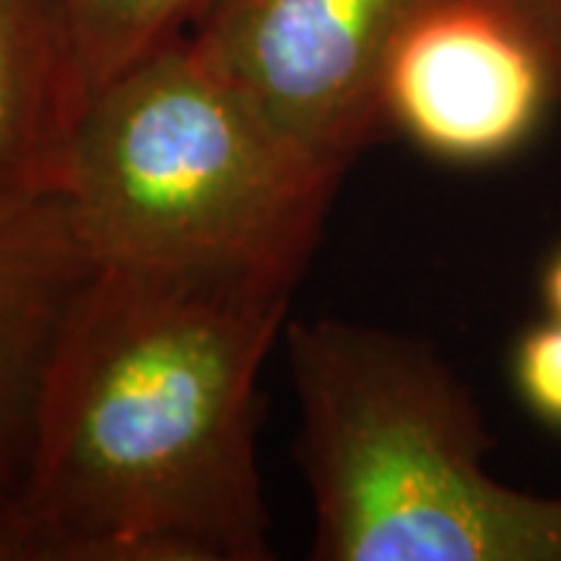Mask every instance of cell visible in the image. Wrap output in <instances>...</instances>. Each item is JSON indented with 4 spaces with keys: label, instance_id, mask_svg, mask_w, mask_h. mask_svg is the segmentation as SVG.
Returning a JSON list of instances; mask_svg holds the SVG:
<instances>
[{
    "label": "cell",
    "instance_id": "obj_1",
    "mask_svg": "<svg viewBox=\"0 0 561 561\" xmlns=\"http://www.w3.org/2000/svg\"><path fill=\"white\" fill-rule=\"evenodd\" d=\"M297 280L98 265L44 375L20 490L38 559H272L256 387Z\"/></svg>",
    "mask_w": 561,
    "mask_h": 561
},
{
    "label": "cell",
    "instance_id": "obj_2",
    "mask_svg": "<svg viewBox=\"0 0 561 561\" xmlns=\"http://www.w3.org/2000/svg\"><path fill=\"white\" fill-rule=\"evenodd\" d=\"M319 561H561V496L502 483L459 375L343 319L287 324Z\"/></svg>",
    "mask_w": 561,
    "mask_h": 561
},
{
    "label": "cell",
    "instance_id": "obj_3",
    "mask_svg": "<svg viewBox=\"0 0 561 561\" xmlns=\"http://www.w3.org/2000/svg\"><path fill=\"white\" fill-rule=\"evenodd\" d=\"M337 184L179 35L91 94L66 201L98 265L302 278Z\"/></svg>",
    "mask_w": 561,
    "mask_h": 561
},
{
    "label": "cell",
    "instance_id": "obj_4",
    "mask_svg": "<svg viewBox=\"0 0 561 561\" xmlns=\"http://www.w3.org/2000/svg\"><path fill=\"white\" fill-rule=\"evenodd\" d=\"M427 0H209L191 44L275 135L341 181L383 119L402 28Z\"/></svg>",
    "mask_w": 561,
    "mask_h": 561
},
{
    "label": "cell",
    "instance_id": "obj_5",
    "mask_svg": "<svg viewBox=\"0 0 561 561\" xmlns=\"http://www.w3.org/2000/svg\"><path fill=\"white\" fill-rule=\"evenodd\" d=\"M549 101L546 62L505 0H427L383 81V119L446 162L518 150Z\"/></svg>",
    "mask_w": 561,
    "mask_h": 561
},
{
    "label": "cell",
    "instance_id": "obj_6",
    "mask_svg": "<svg viewBox=\"0 0 561 561\" xmlns=\"http://www.w3.org/2000/svg\"><path fill=\"white\" fill-rule=\"evenodd\" d=\"M94 272L62 194L0 201V490L16 502L44 375Z\"/></svg>",
    "mask_w": 561,
    "mask_h": 561
},
{
    "label": "cell",
    "instance_id": "obj_7",
    "mask_svg": "<svg viewBox=\"0 0 561 561\" xmlns=\"http://www.w3.org/2000/svg\"><path fill=\"white\" fill-rule=\"evenodd\" d=\"M88 103L62 0H0V201L66 197Z\"/></svg>",
    "mask_w": 561,
    "mask_h": 561
},
{
    "label": "cell",
    "instance_id": "obj_8",
    "mask_svg": "<svg viewBox=\"0 0 561 561\" xmlns=\"http://www.w3.org/2000/svg\"><path fill=\"white\" fill-rule=\"evenodd\" d=\"M209 0H62L91 94L181 35Z\"/></svg>",
    "mask_w": 561,
    "mask_h": 561
},
{
    "label": "cell",
    "instance_id": "obj_9",
    "mask_svg": "<svg viewBox=\"0 0 561 561\" xmlns=\"http://www.w3.org/2000/svg\"><path fill=\"white\" fill-rule=\"evenodd\" d=\"M515 381L542 421L561 427V319L527 331L515 353Z\"/></svg>",
    "mask_w": 561,
    "mask_h": 561
},
{
    "label": "cell",
    "instance_id": "obj_10",
    "mask_svg": "<svg viewBox=\"0 0 561 561\" xmlns=\"http://www.w3.org/2000/svg\"><path fill=\"white\" fill-rule=\"evenodd\" d=\"M505 3L537 44L552 84V101L561 103V0H505Z\"/></svg>",
    "mask_w": 561,
    "mask_h": 561
},
{
    "label": "cell",
    "instance_id": "obj_11",
    "mask_svg": "<svg viewBox=\"0 0 561 561\" xmlns=\"http://www.w3.org/2000/svg\"><path fill=\"white\" fill-rule=\"evenodd\" d=\"M32 559H38V549L28 534V524L22 518L20 502L0 490V561Z\"/></svg>",
    "mask_w": 561,
    "mask_h": 561
},
{
    "label": "cell",
    "instance_id": "obj_12",
    "mask_svg": "<svg viewBox=\"0 0 561 561\" xmlns=\"http://www.w3.org/2000/svg\"><path fill=\"white\" fill-rule=\"evenodd\" d=\"M542 297H546V306L552 312V319H561V253L556 260L549 262L546 268V278H542Z\"/></svg>",
    "mask_w": 561,
    "mask_h": 561
}]
</instances>
